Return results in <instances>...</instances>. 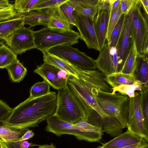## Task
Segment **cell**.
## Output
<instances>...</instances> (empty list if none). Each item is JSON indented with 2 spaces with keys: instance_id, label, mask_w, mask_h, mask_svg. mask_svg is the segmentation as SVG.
<instances>
[{
  "instance_id": "cell-1",
  "label": "cell",
  "mask_w": 148,
  "mask_h": 148,
  "mask_svg": "<svg viewBox=\"0 0 148 148\" xmlns=\"http://www.w3.org/2000/svg\"><path fill=\"white\" fill-rule=\"evenodd\" d=\"M57 99V93L53 91L39 97H28L13 108L9 117L1 123L16 130L38 126L55 114Z\"/></svg>"
},
{
  "instance_id": "cell-2",
  "label": "cell",
  "mask_w": 148,
  "mask_h": 148,
  "mask_svg": "<svg viewBox=\"0 0 148 148\" xmlns=\"http://www.w3.org/2000/svg\"><path fill=\"white\" fill-rule=\"evenodd\" d=\"M67 85L82 105L86 115L92 110L101 116L103 124L108 122L113 117L106 114L98 104L96 96L99 91L112 93V88L107 82L106 75L98 70L88 71L80 78L70 75Z\"/></svg>"
},
{
  "instance_id": "cell-3",
  "label": "cell",
  "mask_w": 148,
  "mask_h": 148,
  "mask_svg": "<svg viewBox=\"0 0 148 148\" xmlns=\"http://www.w3.org/2000/svg\"><path fill=\"white\" fill-rule=\"evenodd\" d=\"M47 125L45 130L58 136L63 134L74 135L80 140L88 142H97L100 132L99 128L90 124L85 121L72 124L60 119L53 115L46 120Z\"/></svg>"
},
{
  "instance_id": "cell-4",
  "label": "cell",
  "mask_w": 148,
  "mask_h": 148,
  "mask_svg": "<svg viewBox=\"0 0 148 148\" xmlns=\"http://www.w3.org/2000/svg\"><path fill=\"white\" fill-rule=\"evenodd\" d=\"M54 115L61 120L72 124L86 121V118L82 105L68 85L58 90Z\"/></svg>"
},
{
  "instance_id": "cell-5",
  "label": "cell",
  "mask_w": 148,
  "mask_h": 148,
  "mask_svg": "<svg viewBox=\"0 0 148 148\" xmlns=\"http://www.w3.org/2000/svg\"><path fill=\"white\" fill-rule=\"evenodd\" d=\"M35 49L41 51L62 45H71L78 42L80 35L73 30L67 31L47 27L34 31Z\"/></svg>"
},
{
  "instance_id": "cell-6",
  "label": "cell",
  "mask_w": 148,
  "mask_h": 148,
  "mask_svg": "<svg viewBox=\"0 0 148 148\" xmlns=\"http://www.w3.org/2000/svg\"><path fill=\"white\" fill-rule=\"evenodd\" d=\"M97 103L106 114L117 119L123 129L127 127L130 98L119 93L99 91L96 96Z\"/></svg>"
},
{
  "instance_id": "cell-7",
  "label": "cell",
  "mask_w": 148,
  "mask_h": 148,
  "mask_svg": "<svg viewBox=\"0 0 148 148\" xmlns=\"http://www.w3.org/2000/svg\"><path fill=\"white\" fill-rule=\"evenodd\" d=\"M140 0H136L129 14L134 41L138 56L148 54V27L147 21L142 12Z\"/></svg>"
},
{
  "instance_id": "cell-8",
  "label": "cell",
  "mask_w": 148,
  "mask_h": 148,
  "mask_svg": "<svg viewBox=\"0 0 148 148\" xmlns=\"http://www.w3.org/2000/svg\"><path fill=\"white\" fill-rule=\"evenodd\" d=\"M141 91L135 92L134 97L130 98L127 130L148 141V126L145 121L142 108Z\"/></svg>"
},
{
  "instance_id": "cell-9",
  "label": "cell",
  "mask_w": 148,
  "mask_h": 148,
  "mask_svg": "<svg viewBox=\"0 0 148 148\" xmlns=\"http://www.w3.org/2000/svg\"><path fill=\"white\" fill-rule=\"evenodd\" d=\"M46 51L65 60L73 65L82 69L94 70L97 69L95 60L70 45H58Z\"/></svg>"
},
{
  "instance_id": "cell-10",
  "label": "cell",
  "mask_w": 148,
  "mask_h": 148,
  "mask_svg": "<svg viewBox=\"0 0 148 148\" xmlns=\"http://www.w3.org/2000/svg\"><path fill=\"white\" fill-rule=\"evenodd\" d=\"M32 27L29 26L26 27L24 25L4 40L16 55L35 49L34 31Z\"/></svg>"
},
{
  "instance_id": "cell-11",
  "label": "cell",
  "mask_w": 148,
  "mask_h": 148,
  "mask_svg": "<svg viewBox=\"0 0 148 148\" xmlns=\"http://www.w3.org/2000/svg\"><path fill=\"white\" fill-rule=\"evenodd\" d=\"M34 72L41 76L53 88L58 90L67 85L70 75L65 71L45 62L38 66Z\"/></svg>"
},
{
  "instance_id": "cell-12",
  "label": "cell",
  "mask_w": 148,
  "mask_h": 148,
  "mask_svg": "<svg viewBox=\"0 0 148 148\" xmlns=\"http://www.w3.org/2000/svg\"><path fill=\"white\" fill-rule=\"evenodd\" d=\"M98 10L93 21L94 27L100 49L106 40L111 10L110 0H99Z\"/></svg>"
},
{
  "instance_id": "cell-13",
  "label": "cell",
  "mask_w": 148,
  "mask_h": 148,
  "mask_svg": "<svg viewBox=\"0 0 148 148\" xmlns=\"http://www.w3.org/2000/svg\"><path fill=\"white\" fill-rule=\"evenodd\" d=\"M95 60L97 69L106 75L121 71L116 48L110 47L108 42L100 49L99 55Z\"/></svg>"
},
{
  "instance_id": "cell-14",
  "label": "cell",
  "mask_w": 148,
  "mask_h": 148,
  "mask_svg": "<svg viewBox=\"0 0 148 148\" xmlns=\"http://www.w3.org/2000/svg\"><path fill=\"white\" fill-rule=\"evenodd\" d=\"M75 26L79 32L80 38L84 41L87 47L99 51L100 48L93 21L86 16L77 14L76 18Z\"/></svg>"
},
{
  "instance_id": "cell-15",
  "label": "cell",
  "mask_w": 148,
  "mask_h": 148,
  "mask_svg": "<svg viewBox=\"0 0 148 148\" xmlns=\"http://www.w3.org/2000/svg\"><path fill=\"white\" fill-rule=\"evenodd\" d=\"M134 43L130 18L128 14L126 15L122 30L116 47L119 64L121 69Z\"/></svg>"
},
{
  "instance_id": "cell-16",
  "label": "cell",
  "mask_w": 148,
  "mask_h": 148,
  "mask_svg": "<svg viewBox=\"0 0 148 148\" xmlns=\"http://www.w3.org/2000/svg\"><path fill=\"white\" fill-rule=\"evenodd\" d=\"M143 139L127 130L109 142L101 144V146L104 148H119L139 143Z\"/></svg>"
},
{
  "instance_id": "cell-17",
  "label": "cell",
  "mask_w": 148,
  "mask_h": 148,
  "mask_svg": "<svg viewBox=\"0 0 148 148\" xmlns=\"http://www.w3.org/2000/svg\"><path fill=\"white\" fill-rule=\"evenodd\" d=\"M99 0H69L77 14L88 17L93 21L98 10Z\"/></svg>"
},
{
  "instance_id": "cell-18",
  "label": "cell",
  "mask_w": 148,
  "mask_h": 148,
  "mask_svg": "<svg viewBox=\"0 0 148 148\" xmlns=\"http://www.w3.org/2000/svg\"><path fill=\"white\" fill-rule=\"evenodd\" d=\"M24 24L34 27L42 25L47 27L50 16L46 9L34 10L24 13L20 14Z\"/></svg>"
},
{
  "instance_id": "cell-19",
  "label": "cell",
  "mask_w": 148,
  "mask_h": 148,
  "mask_svg": "<svg viewBox=\"0 0 148 148\" xmlns=\"http://www.w3.org/2000/svg\"><path fill=\"white\" fill-rule=\"evenodd\" d=\"M50 16L47 27L61 30L72 31L70 24L60 11L59 6L46 9Z\"/></svg>"
},
{
  "instance_id": "cell-20",
  "label": "cell",
  "mask_w": 148,
  "mask_h": 148,
  "mask_svg": "<svg viewBox=\"0 0 148 148\" xmlns=\"http://www.w3.org/2000/svg\"><path fill=\"white\" fill-rule=\"evenodd\" d=\"M41 52L43 54L44 62L55 66L65 71L70 75L78 78L77 75L74 70L75 66L65 60L49 53L46 51Z\"/></svg>"
},
{
  "instance_id": "cell-21",
  "label": "cell",
  "mask_w": 148,
  "mask_h": 148,
  "mask_svg": "<svg viewBox=\"0 0 148 148\" xmlns=\"http://www.w3.org/2000/svg\"><path fill=\"white\" fill-rule=\"evenodd\" d=\"M23 19L20 14L16 15L7 21L0 23V40H4L12 34L23 25Z\"/></svg>"
},
{
  "instance_id": "cell-22",
  "label": "cell",
  "mask_w": 148,
  "mask_h": 148,
  "mask_svg": "<svg viewBox=\"0 0 148 148\" xmlns=\"http://www.w3.org/2000/svg\"><path fill=\"white\" fill-rule=\"evenodd\" d=\"M136 80L148 87V61L147 54L138 56L136 65L134 73Z\"/></svg>"
},
{
  "instance_id": "cell-23",
  "label": "cell",
  "mask_w": 148,
  "mask_h": 148,
  "mask_svg": "<svg viewBox=\"0 0 148 148\" xmlns=\"http://www.w3.org/2000/svg\"><path fill=\"white\" fill-rule=\"evenodd\" d=\"M106 79L112 88L121 85L133 84L136 80L134 75H130L120 72L106 75Z\"/></svg>"
},
{
  "instance_id": "cell-24",
  "label": "cell",
  "mask_w": 148,
  "mask_h": 148,
  "mask_svg": "<svg viewBox=\"0 0 148 148\" xmlns=\"http://www.w3.org/2000/svg\"><path fill=\"white\" fill-rule=\"evenodd\" d=\"M29 130L27 128L18 130H14L2 124L0 125V139L4 142L18 141Z\"/></svg>"
},
{
  "instance_id": "cell-25",
  "label": "cell",
  "mask_w": 148,
  "mask_h": 148,
  "mask_svg": "<svg viewBox=\"0 0 148 148\" xmlns=\"http://www.w3.org/2000/svg\"><path fill=\"white\" fill-rule=\"evenodd\" d=\"M11 80L13 82L21 81L26 75L27 69L17 59L5 68Z\"/></svg>"
},
{
  "instance_id": "cell-26",
  "label": "cell",
  "mask_w": 148,
  "mask_h": 148,
  "mask_svg": "<svg viewBox=\"0 0 148 148\" xmlns=\"http://www.w3.org/2000/svg\"><path fill=\"white\" fill-rule=\"evenodd\" d=\"M146 87L144 84L138 80H136L134 83L129 85H121L114 88H112V94H114L116 92L129 98L134 97L136 91H140Z\"/></svg>"
},
{
  "instance_id": "cell-27",
  "label": "cell",
  "mask_w": 148,
  "mask_h": 148,
  "mask_svg": "<svg viewBox=\"0 0 148 148\" xmlns=\"http://www.w3.org/2000/svg\"><path fill=\"white\" fill-rule=\"evenodd\" d=\"M138 56V53L134 42L133 45L120 72L124 73L134 75L136 67Z\"/></svg>"
},
{
  "instance_id": "cell-28",
  "label": "cell",
  "mask_w": 148,
  "mask_h": 148,
  "mask_svg": "<svg viewBox=\"0 0 148 148\" xmlns=\"http://www.w3.org/2000/svg\"><path fill=\"white\" fill-rule=\"evenodd\" d=\"M17 59V55L9 47L0 43V69L6 68Z\"/></svg>"
},
{
  "instance_id": "cell-29",
  "label": "cell",
  "mask_w": 148,
  "mask_h": 148,
  "mask_svg": "<svg viewBox=\"0 0 148 148\" xmlns=\"http://www.w3.org/2000/svg\"><path fill=\"white\" fill-rule=\"evenodd\" d=\"M122 14L120 1L116 7L111 10L106 37L108 43L109 42L112 32Z\"/></svg>"
},
{
  "instance_id": "cell-30",
  "label": "cell",
  "mask_w": 148,
  "mask_h": 148,
  "mask_svg": "<svg viewBox=\"0 0 148 148\" xmlns=\"http://www.w3.org/2000/svg\"><path fill=\"white\" fill-rule=\"evenodd\" d=\"M50 85L44 80L36 83L30 89L29 98H35L48 94L50 92Z\"/></svg>"
},
{
  "instance_id": "cell-31",
  "label": "cell",
  "mask_w": 148,
  "mask_h": 148,
  "mask_svg": "<svg viewBox=\"0 0 148 148\" xmlns=\"http://www.w3.org/2000/svg\"><path fill=\"white\" fill-rule=\"evenodd\" d=\"M122 14L111 35L109 42L108 44L110 47H116L118 40L121 35L126 16Z\"/></svg>"
},
{
  "instance_id": "cell-32",
  "label": "cell",
  "mask_w": 148,
  "mask_h": 148,
  "mask_svg": "<svg viewBox=\"0 0 148 148\" xmlns=\"http://www.w3.org/2000/svg\"><path fill=\"white\" fill-rule=\"evenodd\" d=\"M68 1L60 6V9L70 25L75 26L77 14L74 8Z\"/></svg>"
},
{
  "instance_id": "cell-33",
  "label": "cell",
  "mask_w": 148,
  "mask_h": 148,
  "mask_svg": "<svg viewBox=\"0 0 148 148\" xmlns=\"http://www.w3.org/2000/svg\"><path fill=\"white\" fill-rule=\"evenodd\" d=\"M38 0H16L13 5L17 12L21 14L27 12L32 9Z\"/></svg>"
},
{
  "instance_id": "cell-34",
  "label": "cell",
  "mask_w": 148,
  "mask_h": 148,
  "mask_svg": "<svg viewBox=\"0 0 148 148\" xmlns=\"http://www.w3.org/2000/svg\"><path fill=\"white\" fill-rule=\"evenodd\" d=\"M68 0H38L32 10H44L59 7Z\"/></svg>"
},
{
  "instance_id": "cell-35",
  "label": "cell",
  "mask_w": 148,
  "mask_h": 148,
  "mask_svg": "<svg viewBox=\"0 0 148 148\" xmlns=\"http://www.w3.org/2000/svg\"><path fill=\"white\" fill-rule=\"evenodd\" d=\"M148 87H145L141 92L143 95L142 108L146 123L148 126Z\"/></svg>"
},
{
  "instance_id": "cell-36",
  "label": "cell",
  "mask_w": 148,
  "mask_h": 148,
  "mask_svg": "<svg viewBox=\"0 0 148 148\" xmlns=\"http://www.w3.org/2000/svg\"><path fill=\"white\" fill-rule=\"evenodd\" d=\"M13 109L6 102L0 100V123L9 117Z\"/></svg>"
},
{
  "instance_id": "cell-37",
  "label": "cell",
  "mask_w": 148,
  "mask_h": 148,
  "mask_svg": "<svg viewBox=\"0 0 148 148\" xmlns=\"http://www.w3.org/2000/svg\"><path fill=\"white\" fill-rule=\"evenodd\" d=\"M7 148H28L39 145L29 143L27 140L4 142Z\"/></svg>"
},
{
  "instance_id": "cell-38",
  "label": "cell",
  "mask_w": 148,
  "mask_h": 148,
  "mask_svg": "<svg viewBox=\"0 0 148 148\" xmlns=\"http://www.w3.org/2000/svg\"><path fill=\"white\" fill-rule=\"evenodd\" d=\"M136 0H121V5L122 13L127 15Z\"/></svg>"
},
{
  "instance_id": "cell-39",
  "label": "cell",
  "mask_w": 148,
  "mask_h": 148,
  "mask_svg": "<svg viewBox=\"0 0 148 148\" xmlns=\"http://www.w3.org/2000/svg\"><path fill=\"white\" fill-rule=\"evenodd\" d=\"M17 13L14 9L0 12V23L8 20L16 15Z\"/></svg>"
},
{
  "instance_id": "cell-40",
  "label": "cell",
  "mask_w": 148,
  "mask_h": 148,
  "mask_svg": "<svg viewBox=\"0 0 148 148\" xmlns=\"http://www.w3.org/2000/svg\"><path fill=\"white\" fill-rule=\"evenodd\" d=\"M96 148H104L99 146ZM119 148H148V141L143 139L140 143Z\"/></svg>"
},
{
  "instance_id": "cell-41",
  "label": "cell",
  "mask_w": 148,
  "mask_h": 148,
  "mask_svg": "<svg viewBox=\"0 0 148 148\" xmlns=\"http://www.w3.org/2000/svg\"><path fill=\"white\" fill-rule=\"evenodd\" d=\"M34 135L32 130H29L21 137L19 141H23L32 138Z\"/></svg>"
},
{
  "instance_id": "cell-42",
  "label": "cell",
  "mask_w": 148,
  "mask_h": 148,
  "mask_svg": "<svg viewBox=\"0 0 148 148\" xmlns=\"http://www.w3.org/2000/svg\"><path fill=\"white\" fill-rule=\"evenodd\" d=\"M142 8L144 12L146 18L148 19V0H140Z\"/></svg>"
},
{
  "instance_id": "cell-43",
  "label": "cell",
  "mask_w": 148,
  "mask_h": 148,
  "mask_svg": "<svg viewBox=\"0 0 148 148\" xmlns=\"http://www.w3.org/2000/svg\"><path fill=\"white\" fill-rule=\"evenodd\" d=\"M14 9L13 5L0 6V12L9 10Z\"/></svg>"
},
{
  "instance_id": "cell-44",
  "label": "cell",
  "mask_w": 148,
  "mask_h": 148,
  "mask_svg": "<svg viewBox=\"0 0 148 148\" xmlns=\"http://www.w3.org/2000/svg\"><path fill=\"white\" fill-rule=\"evenodd\" d=\"M121 0H110L111 10H112L116 7L119 4Z\"/></svg>"
},
{
  "instance_id": "cell-45",
  "label": "cell",
  "mask_w": 148,
  "mask_h": 148,
  "mask_svg": "<svg viewBox=\"0 0 148 148\" xmlns=\"http://www.w3.org/2000/svg\"><path fill=\"white\" fill-rule=\"evenodd\" d=\"M38 148H57L53 144L51 143L50 144H44L38 146Z\"/></svg>"
},
{
  "instance_id": "cell-46",
  "label": "cell",
  "mask_w": 148,
  "mask_h": 148,
  "mask_svg": "<svg viewBox=\"0 0 148 148\" xmlns=\"http://www.w3.org/2000/svg\"><path fill=\"white\" fill-rule=\"evenodd\" d=\"M11 4H12L10 3L8 1L6 0H0V6L10 5Z\"/></svg>"
},
{
  "instance_id": "cell-47",
  "label": "cell",
  "mask_w": 148,
  "mask_h": 148,
  "mask_svg": "<svg viewBox=\"0 0 148 148\" xmlns=\"http://www.w3.org/2000/svg\"><path fill=\"white\" fill-rule=\"evenodd\" d=\"M2 148H7L4 142H3L2 143Z\"/></svg>"
},
{
  "instance_id": "cell-48",
  "label": "cell",
  "mask_w": 148,
  "mask_h": 148,
  "mask_svg": "<svg viewBox=\"0 0 148 148\" xmlns=\"http://www.w3.org/2000/svg\"><path fill=\"white\" fill-rule=\"evenodd\" d=\"M3 142L2 140L0 139V148H2V143Z\"/></svg>"
}]
</instances>
